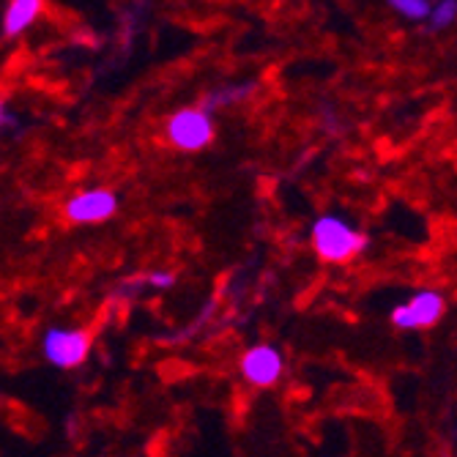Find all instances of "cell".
<instances>
[{
	"label": "cell",
	"mask_w": 457,
	"mask_h": 457,
	"mask_svg": "<svg viewBox=\"0 0 457 457\" xmlns=\"http://www.w3.org/2000/svg\"><path fill=\"white\" fill-rule=\"evenodd\" d=\"M367 246L364 233L340 214H323L312 225V249L326 263H348Z\"/></svg>",
	"instance_id": "obj_1"
},
{
	"label": "cell",
	"mask_w": 457,
	"mask_h": 457,
	"mask_svg": "<svg viewBox=\"0 0 457 457\" xmlns=\"http://www.w3.org/2000/svg\"><path fill=\"white\" fill-rule=\"evenodd\" d=\"M168 140L179 151H203L205 145L214 143L217 127L212 110L200 104V107H181L168 118V127H164Z\"/></svg>",
	"instance_id": "obj_2"
},
{
	"label": "cell",
	"mask_w": 457,
	"mask_h": 457,
	"mask_svg": "<svg viewBox=\"0 0 457 457\" xmlns=\"http://www.w3.org/2000/svg\"><path fill=\"white\" fill-rule=\"evenodd\" d=\"M41 353L53 367L71 370L79 367L91 353V335L86 328H69V326H53L41 337Z\"/></svg>",
	"instance_id": "obj_3"
},
{
	"label": "cell",
	"mask_w": 457,
	"mask_h": 457,
	"mask_svg": "<svg viewBox=\"0 0 457 457\" xmlns=\"http://www.w3.org/2000/svg\"><path fill=\"white\" fill-rule=\"evenodd\" d=\"M446 302L438 290L433 287H422L417 290L408 302L397 304L392 310V326L400 331H420V328H430L444 318Z\"/></svg>",
	"instance_id": "obj_4"
},
{
	"label": "cell",
	"mask_w": 457,
	"mask_h": 457,
	"mask_svg": "<svg viewBox=\"0 0 457 457\" xmlns=\"http://www.w3.org/2000/svg\"><path fill=\"white\" fill-rule=\"evenodd\" d=\"M118 212V197L110 189L94 187L71 195L63 205V217L71 225H99Z\"/></svg>",
	"instance_id": "obj_5"
},
{
	"label": "cell",
	"mask_w": 457,
	"mask_h": 457,
	"mask_svg": "<svg viewBox=\"0 0 457 457\" xmlns=\"http://www.w3.org/2000/svg\"><path fill=\"white\" fill-rule=\"evenodd\" d=\"M285 372V356L279 348L269 343H258L253 348H246L241 356V376L249 386H274Z\"/></svg>",
	"instance_id": "obj_6"
},
{
	"label": "cell",
	"mask_w": 457,
	"mask_h": 457,
	"mask_svg": "<svg viewBox=\"0 0 457 457\" xmlns=\"http://www.w3.org/2000/svg\"><path fill=\"white\" fill-rule=\"evenodd\" d=\"M41 14V0H9V6L4 12V36H20L28 30Z\"/></svg>",
	"instance_id": "obj_7"
},
{
	"label": "cell",
	"mask_w": 457,
	"mask_h": 457,
	"mask_svg": "<svg viewBox=\"0 0 457 457\" xmlns=\"http://www.w3.org/2000/svg\"><path fill=\"white\" fill-rule=\"evenodd\" d=\"M253 91H255L253 82H238V86H225V88L212 91L209 96L203 99V104L209 107L212 112H217V110H225V107H230V104H236V102L246 99Z\"/></svg>",
	"instance_id": "obj_8"
},
{
	"label": "cell",
	"mask_w": 457,
	"mask_h": 457,
	"mask_svg": "<svg viewBox=\"0 0 457 457\" xmlns=\"http://www.w3.org/2000/svg\"><path fill=\"white\" fill-rule=\"evenodd\" d=\"M386 4H389V9L397 12L403 20H408V22H422V20L430 17L436 0H386Z\"/></svg>",
	"instance_id": "obj_9"
},
{
	"label": "cell",
	"mask_w": 457,
	"mask_h": 457,
	"mask_svg": "<svg viewBox=\"0 0 457 457\" xmlns=\"http://www.w3.org/2000/svg\"><path fill=\"white\" fill-rule=\"evenodd\" d=\"M454 20H457V0H436L433 12L428 17L430 28L433 30H446L449 25H454Z\"/></svg>",
	"instance_id": "obj_10"
},
{
	"label": "cell",
	"mask_w": 457,
	"mask_h": 457,
	"mask_svg": "<svg viewBox=\"0 0 457 457\" xmlns=\"http://www.w3.org/2000/svg\"><path fill=\"white\" fill-rule=\"evenodd\" d=\"M145 285H151L154 290H170L176 285V274H170V271H151V274H145Z\"/></svg>",
	"instance_id": "obj_11"
}]
</instances>
